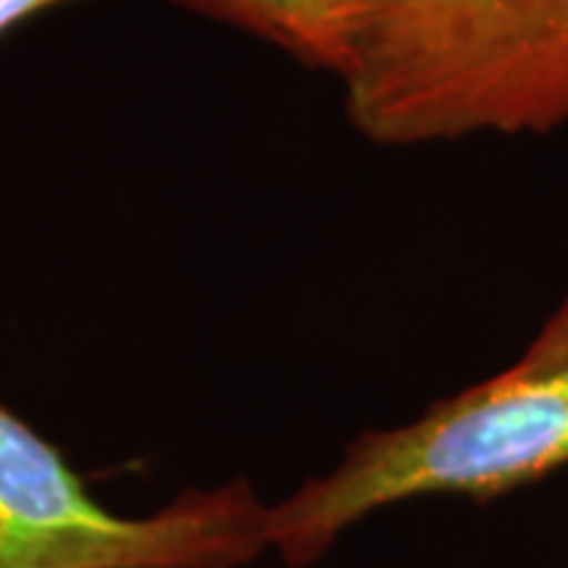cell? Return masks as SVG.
Returning <instances> with one entry per match:
<instances>
[{
  "instance_id": "cell-4",
  "label": "cell",
  "mask_w": 568,
  "mask_h": 568,
  "mask_svg": "<svg viewBox=\"0 0 568 568\" xmlns=\"http://www.w3.org/2000/svg\"><path fill=\"white\" fill-rule=\"evenodd\" d=\"M209 20L241 29L304 67L335 77L342 58L338 0H178Z\"/></svg>"
},
{
  "instance_id": "cell-1",
  "label": "cell",
  "mask_w": 568,
  "mask_h": 568,
  "mask_svg": "<svg viewBox=\"0 0 568 568\" xmlns=\"http://www.w3.org/2000/svg\"><path fill=\"white\" fill-rule=\"evenodd\" d=\"M335 80L379 149L568 126V0H338Z\"/></svg>"
},
{
  "instance_id": "cell-5",
  "label": "cell",
  "mask_w": 568,
  "mask_h": 568,
  "mask_svg": "<svg viewBox=\"0 0 568 568\" xmlns=\"http://www.w3.org/2000/svg\"><path fill=\"white\" fill-rule=\"evenodd\" d=\"M61 3H73V0H0V39L17 29L20 22L39 17L44 10H54Z\"/></svg>"
},
{
  "instance_id": "cell-2",
  "label": "cell",
  "mask_w": 568,
  "mask_h": 568,
  "mask_svg": "<svg viewBox=\"0 0 568 568\" xmlns=\"http://www.w3.org/2000/svg\"><path fill=\"white\" fill-rule=\"evenodd\" d=\"M568 467V294L515 364L414 420L366 429L342 462L268 506V549L306 568L383 508L424 496L489 503Z\"/></svg>"
},
{
  "instance_id": "cell-3",
  "label": "cell",
  "mask_w": 568,
  "mask_h": 568,
  "mask_svg": "<svg viewBox=\"0 0 568 568\" xmlns=\"http://www.w3.org/2000/svg\"><path fill=\"white\" fill-rule=\"evenodd\" d=\"M268 549V503L234 477L152 515L102 506L63 455L0 405V568H241Z\"/></svg>"
}]
</instances>
